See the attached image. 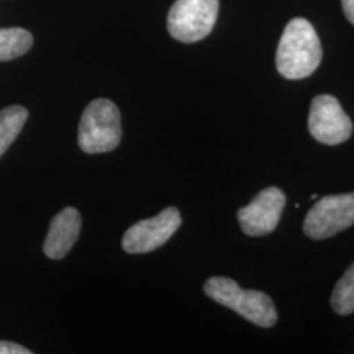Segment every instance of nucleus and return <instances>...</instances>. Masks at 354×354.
Segmentation results:
<instances>
[{"mask_svg": "<svg viewBox=\"0 0 354 354\" xmlns=\"http://www.w3.org/2000/svg\"><path fill=\"white\" fill-rule=\"evenodd\" d=\"M322 44L313 25L305 19L287 24L276 53V68L282 77L299 81L312 76L322 63Z\"/></svg>", "mask_w": 354, "mask_h": 354, "instance_id": "1", "label": "nucleus"}, {"mask_svg": "<svg viewBox=\"0 0 354 354\" xmlns=\"http://www.w3.org/2000/svg\"><path fill=\"white\" fill-rule=\"evenodd\" d=\"M205 292L214 302L232 308L248 322L263 328H271L277 322V312L272 299L261 290L241 289L233 279L210 277L203 284Z\"/></svg>", "mask_w": 354, "mask_h": 354, "instance_id": "2", "label": "nucleus"}, {"mask_svg": "<svg viewBox=\"0 0 354 354\" xmlns=\"http://www.w3.org/2000/svg\"><path fill=\"white\" fill-rule=\"evenodd\" d=\"M122 140L120 110L112 100L95 99L84 110L79 123V148L87 154L113 151Z\"/></svg>", "mask_w": 354, "mask_h": 354, "instance_id": "3", "label": "nucleus"}, {"mask_svg": "<svg viewBox=\"0 0 354 354\" xmlns=\"http://www.w3.org/2000/svg\"><path fill=\"white\" fill-rule=\"evenodd\" d=\"M218 0H176L167 15V32L180 43H197L214 30Z\"/></svg>", "mask_w": 354, "mask_h": 354, "instance_id": "4", "label": "nucleus"}, {"mask_svg": "<svg viewBox=\"0 0 354 354\" xmlns=\"http://www.w3.org/2000/svg\"><path fill=\"white\" fill-rule=\"evenodd\" d=\"M354 225V192L326 196L308 210L304 233L312 240H326Z\"/></svg>", "mask_w": 354, "mask_h": 354, "instance_id": "5", "label": "nucleus"}, {"mask_svg": "<svg viewBox=\"0 0 354 354\" xmlns=\"http://www.w3.org/2000/svg\"><path fill=\"white\" fill-rule=\"evenodd\" d=\"M308 131L320 143L335 146L349 140L353 123L336 97L322 94L310 105Z\"/></svg>", "mask_w": 354, "mask_h": 354, "instance_id": "6", "label": "nucleus"}, {"mask_svg": "<svg viewBox=\"0 0 354 354\" xmlns=\"http://www.w3.org/2000/svg\"><path fill=\"white\" fill-rule=\"evenodd\" d=\"M183 223L179 210L167 207L156 216L141 220L127 230L123 236V250L130 254H143L161 248Z\"/></svg>", "mask_w": 354, "mask_h": 354, "instance_id": "7", "label": "nucleus"}, {"mask_svg": "<svg viewBox=\"0 0 354 354\" xmlns=\"http://www.w3.org/2000/svg\"><path fill=\"white\" fill-rule=\"evenodd\" d=\"M286 196L279 187L263 189L246 207L238 210V221L248 236L272 233L281 220Z\"/></svg>", "mask_w": 354, "mask_h": 354, "instance_id": "8", "label": "nucleus"}, {"mask_svg": "<svg viewBox=\"0 0 354 354\" xmlns=\"http://www.w3.org/2000/svg\"><path fill=\"white\" fill-rule=\"evenodd\" d=\"M81 214L74 207H66L51 220L43 251L50 259H63L73 250L81 233Z\"/></svg>", "mask_w": 354, "mask_h": 354, "instance_id": "9", "label": "nucleus"}, {"mask_svg": "<svg viewBox=\"0 0 354 354\" xmlns=\"http://www.w3.org/2000/svg\"><path fill=\"white\" fill-rule=\"evenodd\" d=\"M26 120H28V110L21 105H10L0 110V158L20 135Z\"/></svg>", "mask_w": 354, "mask_h": 354, "instance_id": "10", "label": "nucleus"}, {"mask_svg": "<svg viewBox=\"0 0 354 354\" xmlns=\"http://www.w3.org/2000/svg\"><path fill=\"white\" fill-rule=\"evenodd\" d=\"M33 37L25 28H0V61H12L32 50Z\"/></svg>", "mask_w": 354, "mask_h": 354, "instance_id": "11", "label": "nucleus"}, {"mask_svg": "<svg viewBox=\"0 0 354 354\" xmlns=\"http://www.w3.org/2000/svg\"><path fill=\"white\" fill-rule=\"evenodd\" d=\"M331 308L338 315H349L354 312V263L336 282L335 289L331 292Z\"/></svg>", "mask_w": 354, "mask_h": 354, "instance_id": "12", "label": "nucleus"}, {"mask_svg": "<svg viewBox=\"0 0 354 354\" xmlns=\"http://www.w3.org/2000/svg\"><path fill=\"white\" fill-rule=\"evenodd\" d=\"M0 354H32V351L17 343L0 342Z\"/></svg>", "mask_w": 354, "mask_h": 354, "instance_id": "13", "label": "nucleus"}, {"mask_svg": "<svg viewBox=\"0 0 354 354\" xmlns=\"http://www.w3.org/2000/svg\"><path fill=\"white\" fill-rule=\"evenodd\" d=\"M343 12L346 15L349 24L354 25V0H342Z\"/></svg>", "mask_w": 354, "mask_h": 354, "instance_id": "14", "label": "nucleus"}, {"mask_svg": "<svg viewBox=\"0 0 354 354\" xmlns=\"http://www.w3.org/2000/svg\"><path fill=\"white\" fill-rule=\"evenodd\" d=\"M310 198H312V201H317L318 196H317V194H312V196H310Z\"/></svg>", "mask_w": 354, "mask_h": 354, "instance_id": "15", "label": "nucleus"}]
</instances>
